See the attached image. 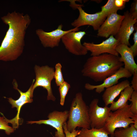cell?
Instances as JSON below:
<instances>
[{
  "label": "cell",
  "mask_w": 137,
  "mask_h": 137,
  "mask_svg": "<svg viewBox=\"0 0 137 137\" xmlns=\"http://www.w3.org/2000/svg\"><path fill=\"white\" fill-rule=\"evenodd\" d=\"M1 19L8 28L0 46V60H16L23 52L25 36L31 18L28 14L14 11L8 12Z\"/></svg>",
  "instance_id": "6da1fadb"
},
{
  "label": "cell",
  "mask_w": 137,
  "mask_h": 137,
  "mask_svg": "<svg viewBox=\"0 0 137 137\" xmlns=\"http://www.w3.org/2000/svg\"><path fill=\"white\" fill-rule=\"evenodd\" d=\"M120 57L107 53L88 58L81 71L82 75L97 82L103 81L124 65Z\"/></svg>",
  "instance_id": "7a4b0ae2"
},
{
  "label": "cell",
  "mask_w": 137,
  "mask_h": 137,
  "mask_svg": "<svg viewBox=\"0 0 137 137\" xmlns=\"http://www.w3.org/2000/svg\"><path fill=\"white\" fill-rule=\"evenodd\" d=\"M88 108L83 99L82 93L80 92L77 93L72 101L68 111V120L66 123L68 131L71 132L77 127L90 129Z\"/></svg>",
  "instance_id": "3957f363"
},
{
  "label": "cell",
  "mask_w": 137,
  "mask_h": 137,
  "mask_svg": "<svg viewBox=\"0 0 137 137\" xmlns=\"http://www.w3.org/2000/svg\"><path fill=\"white\" fill-rule=\"evenodd\" d=\"M130 105L128 103L124 107L113 112H111L107 118L104 128L106 131L113 137L117 128H127L133 124L131 117L134 115L131 112Z\"/></svg>",
  "instance_id": "277c9868"
},
{
  "label": "cell",
  "mask_w": 137,
  "mask_h": 137,
  "mask_svg": "<svg viewBox=\"0 0 137 137\" xmlns=\"http://www.w3.org/2000/svg\"><path fill=\"white\" fill-rule=\"evenodd\" d=\"M70 2V6L78 9L79 12L78 18L71 24L74 28L88 25L92 26L94 30H98L108 16L101 11L93 14L88 13L82 9L83 5L76 4L74 1Z\"/></svg>",
  "instance_id": "5b68a950"
},
{
  "label": "cell",
  "mask_w": 137,
  "mask_h": 137,
  "mask_svg": "<svg viewBox=\"0 0 137 137\" xmlns=\"http://www.w3.org/2000/svg\"><path fill=\"white\" fill-rule=\"evenodd\" d=\"M34 69L36 80L32 89V94L37 87H42L47 91V100L55 101L56 98L53 94L51 86L52 81L54 79V68L47 65L40 66L36 65Z\"/></svg>",
  "instance_id": "8992f818"
},
{
  "label": "cell",
  "mask_w": 137,
  "mask_h": 137,
  "mask_svg": "<svg viewBox=\"0 0 137 137\" xmlns=\"http://www.w3.org/2000/svg\"><path fill=\"white\" fill-rule=\"evenodd\" d=\"M86 34L84 31H71L65 34L61 40L70 53L77 56L85 55L88 51L81 44V40Z\"/></svg>",
  "instance_id": "52a82bcc"
},
{
  "label": "cell",
  "mask_w": 137,
  "mask_h": 137,
  "mask_svg": "<svg viewBox=\"0 0 137 137\" xmlns=\"http://www.w3.org/2000/svg\"><path fill=\"white\" fill-rule=\"evenodd\" d=\"M63 25H59L57 28L50 32H46L41 29L36 30V33L43 46L45 47L53 48L58 46L63 36L68 32L78 31L79 28H74L67 30L62 29Z\"/></svg>",
  "instance_id": "ba28073f"
},
{
  "label": "cell",
  "mask_w": 137,
  "mask_h": 137,
  "mask_svg": "<svg viewBox=\"0 0 137 137\" xmlns=\"http://www.w3.org/2000/svg\"><path fill=\"white\" fill-rule=\"evenodd\" d=\"M98 101V99H94L89 107L88 114L91 128L100 129L104 127L111 112L109 107L107 106L103 107H99Z\"/></svg>",
  "instance_id": "9c48e42d"
},
{
  "label": "cell",
  "mask_w": 137,
  "mask_h": 137,
  "mask_svg": "<svg viewBox=\"0 0 137 137\" xmlns=\"http://www.w3.org/2000/svg\"><path fill=\"white\" fill-rule=\"evenodd\" d=\"M119 44V41L113 35L110 36L107 39L99 44L84 42L82 44L88 51L91 52V56H98L105 53L119 56V54L116 50L115 48Z\"/></svg>",
  "instance_id": "30bf717a"
},
{
  "label": "cell",
  "mask_w": 137,
  "mask_h": 137,
  "mask_svg": "<svg viewBox=\"0 0 137 137\" xmlns=\"http://www.w3.org/2000/svg\"><path fill=\"white\" fill-rule=\"evenodd\" d=\"M68 114V111L67 110L63 111H54L49 113L47 119L28 121L27 123L43 124L49 125L57 130L55 132V137H65L63 127V124L66 122Z\"/></svg>",
  "instance_id": "8fae6325"
},
{
  "label": "cell",
  "mask_w": 137,
  "mask_h": 137,
  "mask_svg": "<svg viewBox=\"0 0 137 137\" xmlns=\"http://www.w3.org/2000/svg\"><path fill=\"white\" fill-rule=\"evenodd\" d=\"M124 17V15L118 14L117 12L110 14L97 30V36L106 38L111 35L115 36Z\"/></svg>",
  "instance_id": "7c38bea8"
},
{
  "label": "cell",
  "mask_w": 137,
  "mask_h": 137,
  "mask_svg": "<svg viewBox=\"0 0 137 137\" xmlns=\"http://www.w3.org/2000/svg\"><path fill=\"white\" fill-rule=\"evenodd\" d=\"M124 15V17L114 38L119 41L120 44H125L129 46H130L129 42L130 37L135 29L134 25L137 20L131 16L128 11L125 12Z\"/></svg>",
  "instance_id": "4fadbf2b"
},
{
  "label": "cell",
  "mask_w": 137,
  "mask_h": 137,
  "mask_svg": "<svg viewBox=\"0 0 137 137\" xmlns=\"http://www.w3.org/2000/svg\"><path fill=\"white\" fill-rule=\"evenodd\" d=\"M35 81V79H33L32 84L28 90L26 92H23L18 88V83L16 80L14 79L13 81L12 84L13 88L19 92L20 94V96L17 100H14L11 97L7 98L9 102L12 105V108H17L18 112L16 116L13 119L10 120L12 124L13 123H16L17 127L18 126V125L19 124V120L20 119L19 115L22 107L25 104L30 103L33 101L32 98L33 96L32 93V91Z\"/></svg>",
  "instance_id": "5bb4252c"
},
{
  "label": "cell",
  "mask_w": 137,
  "mask_h": 137,
  "mask_svg": "<svg viewBox=\"0 0 137 137\" xmlns=\"http://www.w3.org/2000/svg\"><path fill=\"white\" fill-rule=\"evenodd\" d=\"M132 75L131 73L124 67H122L114 74L104 80L101 84L95 85L87 83L85 84L84 87L85 89L89 90L95 89L96 93L100 94L104 91L105 88H109L118 83L119 79L122 78H130Z\"/></svg>",
  "instance_id": "9a60e30c"
},
{
  "label": "cell",
  "mask_w": 137,
  "mask_h": 137,
  "mask_svg": "<svg viewBox=\"0 0 137 137\" xmlns=\"http://www.w3.org/2000/svg\"><path fill=\"white\" fill-rule=\"evenodd\" d=\"M115 50L121 56L120 60L123 63L124 68L132 75L135 72L137 71V65L129 47L125 44H120L116 47Z\"/></svg>",
  "instance_id": "2e32d148"
},
{
  "label": "cell",
  "mask_w": 137,
  "mask_h": 137,
  "mask_svg": "<svg viewBox=\"0 0 137 137\" xmlns=\"http://www.w3.org/2000/svg\"><path fill=\"white\" fill-rule=\"evenodd\" d=\"M130 84L128 80H126L106 88L102 96L105 106H108L112 103L121 92L125 88L130 86Z\"/></svg>",
  "instance_id": "e0dca14e"
},
{
  "label": "cell",
  "mask_w": 137,
  "mask_h": 137,
  "mask_svg": "<svg viewBox=\"0 0 137 137\" xmlns=\"http://www.w3.org/2000/svg\"><path fill=\"white\" fill-rule=\"evenodd\" d=\"M134 91L130 85L125 88L120 94V97L116 101H114L109 107L111 111H114L125 107L127 104L128 100L130 99L131 94Z\"/></svg>",
  "instance_id": "ac0fdd59"
},
{
  "label": "cell",
  "mask_w": 137,
  "mask_h": 137,
  "mask_svg": "<svg viewBox=\"0 0 137 137\" xmlns=\"http://www.w3.org/2000/svg\"><path fill=\"white\" fill-rule=\"evenodd\" d=\"M104 127L100 129L82 128L77 137H109Z\"/></svg>",
  "instance_id": "d6986e66"
},
{
  "label": "cell",
  "mask_w": 137,
  "mask_h": 137,
  "mask_svg": "<svg viewBox=\"0 0 137 137\" xmlns=\"http://www.w3.org/2000/svg\"><path fill=\"white\" fill-rule=\"evenodd\" d=\"M113 137H137V129L132 124L127 128L115 130Z\"/></svg>",
  "instance_id": "ffe728a7"
},
{
  "label": "cell",
  "mask_w": 137,
  "mask_h": 137,
  "mask_svg": "<svg viewBox=\"0 0 137 137\" xmlns=\"http://www.w3.org/2000/svg\"><path fill=\"white\" fill-rule=\"evenodd\" d=\"M62 65L60 63H57L55 66L54 79L57 86H59L65 81L62 72Z\"/></svg>",
  "instance_id": "44dd1931"
},
{
  "label": "cell",
  "mask_w": 137,
  "mask_h": 137,
  "mask_svg": "<svg viewBox=\"0 0 137 137\" xmlns=\"http://www.w3.org/2000/svg\"><path fill=\"white\" fill-rule=\"evenodd\" d=\"M59 87L60 97V104L63 106L64 104L65 97L71 88V85L67 82L65 81Z\"/></svg>",
  "instance_id": "7402d4cb"
},
{
  "label": "cell",
  "mask_w": 137,
  "mask_h": 137,
  "mask_svg": "<svg viewBox=\"0 0 137 137\" xmlns=\"http://www.w3.org/2000/svg\"><path fill=\"white\" fill-rule=\"evenodd\" d=\"M114 0H108L106 3L101 7V11L107 16L111 13L117 12L118 9L115 6Z\"/></svg>",
  "instance_id": "603a6c76"
},
{
  "label": "cell",
  "mask_w": 137,
  "mask_h": 137,
  "mask_svg": "<svg viewBox=\"0 0 137 137\" xmlns=\"http://www.w3.org/2000/svg\"><path fill=\"white\" fill-rule=\"evenodd\" d=\"M4 116H0V130H4L5 132L7 135H10L14 131V129L11 127L9 126L8 122L2 113L0 112Z\"/></svg>",
  "instance_id": "cb8c5ba5"
},
{
  "label": "cell",
  "mask_w": 137,
  "mask_h": 137,
  "mask_svg": "<svg viewBox=\"0 0 137 137\" xmlns=\"http://www.w3.org/2000/svg\"><path fill=\"white\" fill-rule=\"evenodd\" d=\"M129 100L131 102L130 107L131 112L133 114H137V91H133Z\"/></svg>",
  "instance_id": "d4e9b609"
},
{
  "label": "cell",
  "mask_w": 137,
  "mask_h": 137,
  "mask_svg": "<svg viewBox=\"0 0 137 137\" xmlns=\"http://www.w3.org/2000/svg\"><path fill=\"white\" fill-rule=\"evenodd\" d=\"M63 127L65 137H76L80 132V130H76L75 129L71 132L68 131L66 128V122L63 124Z\"/></svg>",
  "instance_id": "484cf974"
},
{
  "label": "cell",
  "mask_w": 137,
  "mask_h": 137,
  "mask_svg": "<svg viewBox=\"0 0 137 137\" xmlns=\"http://www.w3.org/2000/svg\"><path fill=\"white\" fill-rule=\"evenodd\" d=\"M135 32L133 34V40L134 42L133 44L129 47L132 51L134 57L137 55V28L135 26Z\"/></svg>",
  "instance_id": "4316f807"
},
{
  "label": "cell",
  "mask_w": 137,
  "mask_h": 137,
  "mask_svg": "<svg viewBox=\"0 0 137 137\" xmlns=\"http://www.w3.org/2000/svg\"><path fill=\"white\" fill-rule=\"evenodd\" d=\"M131 16L133 19L137 20V0H135L132 3L130 11Z\"/></svg>",
  "instance_id": "83f0119b"
},
{
  "label": "cell",
  "mask_w": 137,
  "mask_h": 137,
  "mask_svg": "<svg viewBox=\"0 0 137 137\" xmlns=\"http://www.w3.org/2000/svg\"><path fill=\"white\" fill-rule=\"evenodd\" d=\"M129 1V0H114V3L118 10H122L125 8L126 3Z\"/></svg>",
  "instance_id": "f1b7e54d"
},
{
  "label": "cell",
  "mask_w": 137,
  "mask_h": 137,
  "mask_svg": "<svg viewBox=\"0 0 137 137\" xmlns=\"http://www.w3.org/2000/svg\"><path fill=\"white\" fill-rule=\"evenodd\" d=\"M132 75L131 86L134 91H137V71L135 72Z\"/></svg>",
  "instance_id": "f546056e"
},
{
  "label": "cell",
  "mask_w": 137,
  "mask_h": 137,
  "mask_svg": "<svg viewBox=\"0 0 137 137\" xmlns=\"http://www.w3.org/2000/svg\"><path fill=\"white\" fill-rule=\"evenodd\" d=\"M131 118L133 121L134 126L137 129V114H134Z\"/></svg>",
  "instance_id": "4dcf8cb0"
}]
</instances>
